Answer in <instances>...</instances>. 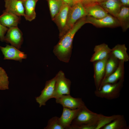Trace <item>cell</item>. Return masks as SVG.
Segmentation results:
<instances>
[{
    "mask_svg": "<svg viewBox=\"0 0 129 129\" xmlns=\"http://www.w3.org/2000/svg\"><path fill=\"white\" fill-rule=\"evenodd\" d=\"M52 19L53 20L60 11L63 3L62 0H47Z\"/></svg>",
    "mask_w": 129,
    "mask_h": 129,
    "instance_id": "25",
    "label": "cell"
},
{
    "mask_svg": "<svg viewBox=\"0 0 129 129\" xmlns=\"http://www.w3.org/2000/svg\"><path fill=\"white\" fill-rule=\"evenodd\" d=\"M80 108L71 109L63 107L61 116L59 118V123L64 129H69L71 123L75 118Z\"/></svg>",
    "mask_w": 129,
    "mask_h": 129,
    "instance_id": "12",
    "label": "cell"
},
{
    "mask_svg": "<svg viewBox=\"0 0 129 129\" xmlns=\"http://www.w3.org/2000/svg\"><path fill=\"white\" fill-rule=\"evenodd\" d=\"M86 16L85 8L82 3L75 4L70 7L65 26L61 33L59 35V38L72 28L79 20Z\"/></svg>",
    "mask_w": 129,
    "mask_h": 129,
    "instance_id": "4",
    "label": "cell"
},
{
    "mask_svg": "<svg viewBox=\"0 0 129 129\" xmlns=\"http://www.w3.org/2000/svg\"><path fill=\"white\" fill-rule=\"evenodd\" d=\"M59 117L55 116L50 119L48 121L47 126L44 129H64L59 123Z\"/></svg>",
    "mask_w": 129,
    "mask_h": 129,
    "instance_id": "27",
    "label": "cell"
},
{
    "mask_svg": "<svg viewBox=\"0 0 129 129\" xmlns=\"http://www.w3.org/2000/svg\"><path fill=\"white\" fill-rule=\"evenodd\" d=\"M8 28L3 25L0 22V40L4 41L5 35L8 29Z\"/></svg>",
    "mask_w": 129,
    "mask_h": 129,
    "instance_id": "28",
    "label": "cell"
},
{
    "mask_svg": "<svg viewBox=\"0 0 129 129\" xmlns=\"http://www.w3.org/2000/svg\"><path fill=\"white\" fill-rule=\"evenodd\" d=\"M124 62L119 61L118 65L115 70L103 79L102 82L98 90L104 84L108 83H114L124 79Z\"/></svg>",
    "mask_w": 129,
    "mask_h": 129,
    "instance_id": "14",
    "label": "cell"
},
{
    "mask_svg": "<svg viewBox=\"0 0 129 129\" xmlns=\"http://www.w3.org/2000/svg\"><path fill=\"white\" fill-rule=\"evenodd\" d=\"M108 56L103 59L93 62L94 71L93 77L96 90L99 89L104 77L105 64Z\"/></svg>",
    "mask_w": 129,
    "mask_h": 129,
    "instance_id": "11",
    "label": "cell"
},
{
    "mask_svg": "<svg viewBox=\"0 0 129 129\" xmlns=\"http://www.w3.org/2000/svg\"><path fill=\"white\" fill-rule=\"evenodd\" d=\"M111 49V53L119 61L124 62L129 61L127 49L124 44H117Z\"/></svg>",
    "mask_w": 129,
    "mask_h": 129,
    "instance_id": "22",
    "label": "cell"
},
{
    "mask_svg": "<svg viewBox=\"0 0 129 129\" xmlns=\"http://www.w3.org/2000/svg\"><path fill=\"white\" fill-rule=\"evenodd\" d=\"M56 76V80L52 98L56 99L63 95H70V81L65 77L61 70L59 71Z\"/></svg>",
    "mask_w": 129,
    "mask_h": 129,
    "instance_id": "5",
    "label": "cell"
},
{
    "mask_svg": "<svg viewBox=\"0 0 129 129\" xmlns=\"http://www.w3.org/2000/svg\"><path fill=\"white\" fill-rule=\"evenodd\" d=\"M70 7L67 4L63 3L60 11L53 20L59 28V35L61 33L65 26Z\"/></svg>",
    "mask_w": 129,
    "mask_h": 129,
    "instance_id": "16",
    "label": "cell"
},
{
    "mask_svg": "<svg viewBox=\"0 0 129 129\" xmlns=\"http://www.w3.org/2000/svg\"><path fill=\"white\" fill-rule=\"evenodd\" d=\"M111 50L108 45L104 43L96 45L94 48V53L91 56L90 61L93 62L106 58L111 53Z\"/></svg>",
    "mask_w": 129,
    "mask_h": 129,
    "instance_id": "17",
    "label": "cell"
},
{
    "mask_svg": "<svg viewBox=\"0 0 129 129\" xmlns=\"http://www.w3.org/2000/svg\"><path fill=\"white\" fill-rule=\"evenodd\" d=\"M124 32L129 28V8L122 6L120 11L115 17Z\"/></svg>",
    "mask_w": 129,
    "mask_h": 129,
    "instance_id": "21",
    "label": "cell"
},
{
    "mask_svg": "<svg viewBox=\"0 0 129 129\" xmlns=\"http://www.w3.org/2000/svg\"><path fill=\"white\" fill-rule=\"evenodd\" d=\"M8 77L5 70L0 67V90L9 89Z\"/></svg>",
    "mask_w": 129,
    "mask_h": 129,
    "instance_id": "26",
    "label": "cell"
},
{
    "mask_svg": "<svg viewBox=\"0 0 129 129\" xmlns=\"http://www.w3.org/2000/svg\"><path fill=\"white\" fill-rule=\"evenodd\" d=\"M119 61V60L111 53L106 63L105 73L103 80L115 70L118 65Z\"/></svg>",
    "mask_w": 129,
    "mask_h": 129,
    "instance_id": "23",
    "label": "cell"
},
{
    "mask_svg": "<svg viewBox=\"0 0 129 129\" xmlns=\"http://www.w3.org/2000/svg\"><path fill=\"white\" fill-rule=\"evenodd\" d=\"M23 34L17 27L8 28L4 41L19 49L23 41Z\"/></svg>",
    "mask_w": 129,
    "mask_h": 129,
    "instance_id": "7",
    "label": "cell"
},
{
    "mask_svg": "<svg viewBox=\"0 0 129 129\" xmlns=\"http://www.w3.org/2000/svg\"><path fill=\"white\" fill-rule=\"evenodd\" d=\"M4 11L19 16H24L25 10L22 2L21 0H5Z\"/></svg>",
    "mask_w": 129,
    "mask_h": 129,
    "instance_id": "15",
    "label": "cell"
},
{
    "mask_svg": "<svg viewBox=\"0 0 129 129\" xmlns=\"http://www.w3.org/2000/svg\"><path fill=\"white\" fill-rule=\"evenodd\" d=\"M55 99L57 103L71 109L81 108L86 105L81 98H74L70 95H63Z\"/></svg>",
    "mask_w": 129,
    "mask_h": 129,
    "instance_id": "9",
    "label": "cell"
},
{
    "mask_svg": "<svg viewBox=\"0 0 129 129\" xmlns=\"http://www.w3.org/2000/svg\"><path fill=\"white\" fill-rule=\"evenodd\" d=\"M56 80L55 76L51 79L47 81L44 88L41 92L40 95L36 98V101L39 104L40 107L45 105L47 101L52 98Z\"/></svg>",
    "mask_w": 129,
    "mask_h": 129,
    "instance_id": "8",
    "label": "cell"
},
{
    "mask_svg": "<svg viewBox=\"0 0 129 129\" xmlns=\"http://www.w3.org/2000/svg\"><path fill=\"white\" fill-rule=\"evenodd\" d=\"M123 6L128 7L129 5V0H119Z\"/></svg>",
    "mask_w": 129,
    "mask_h": 129,
    "instance_id": "30",
    "label": "cell"
},
{
    "mask_svg": "<svg viewBox=\"0 0 129 129\" xmlns=\"http://www.w3.org/2000/svg\"><path fill=\"white\" fill-rule=\"evenodd\" d=\"M86 16L100 19L108 15V14L99 3L90 4L83 5Z\"/></svg>",
    "mask_w": 129,
    "mask_h": 129,
    "instance_id": "13",
    "label": "cell"
},
{
    "mask_svg": "<svg viewBox=\"0 0 129 129\" xmlns=\"http://www.w3.org/2000/svg\"><path fill=\"white\" fill-rule=\"evenodd\" d=\"M0 49L5 60H13L21 62L23 59H26L27 57V55L24 52L11 45H7L5 47L0 46Z\"/></svg>",
    "mask_w": 129,
    "mask_h": 129,
    "instance_id": "10",
    "label": "cell"
},
{
    "mask_svg": "<svg viewBox=\"0 0 129 129\" xmlns=\"http://www.w3.org/2000/svg\"><path fill=\"white\" fill-rule=\"evenodd\" d=\"M84 0H74V5L80 2L82 3Z\"/></svg>",
    "mask_w": 129,
    "mask_h": 129,
    "instance_id": "32",
    "label": "cell"
},
{
    "mask_svg": "<svg viewBox=\"0 0 129 129\" xmlns=\"http://www.w3.org/2000/svg\"><path fill=\"white\" fill-rule=\"evenodd\" d=\"M124 79L114 83H106L99 90H96L94 94L97 97L111 100L116 99L120 96L123 86Z\"/></svg>",
    "mask_w": 129,
    "mask_h": 129,
    "instance_id": "3",
    "label": "cell"
},
{
    "mask_svg": "<svg viewBox=\"0 0 129 129\" xmlns=\"http://www.w3.org/2000/svg\"><path fill=\"white\" fill-rule=\"evenodd\" d=\"M99 4L108 14L115 17L120 12L122 6L116 0H106Z\"/></svg>",
    "mask_w": 129,
    "mask_h": 129,
    "instance_id": "19",
    "label": "cell"
},
{
    "mask_svg": "<svg viewBox=\"0 0 129 129\" xmlns=\"http://www.w3.org/2000/svg\"><path fill=\"white\" fill-rule=\"evenodd\" d=\"M106 0H100V3L102 2H103V1Z\"/></svg>",
    "mask_w": 129,
    "mask_h": 129,
    "instance_id": "33",
    "label": "cell"
},
{
    "mask_svg": "<svg viewBox=\"0 0 129 129\" xmlns=\"http://www.w3.org/2000/svg\"><path fill=\"white\" fill-rule=\"evenodd\" d=\"M63 3L68 5L70 7L74 5V0H62Z\"/></svg>",
    "mask_w": 129,
    "mask_h": 129,
    "instance_id": "29",
    "label": "cell"
},
{
    "mask_svg": "<svg viewBox=\"0 0 129 129\" xmlns=\"http://www.w3.org/2000/svg\"><path fill=\"white\" fill-rule=\"evenodd\" d=\"M85 17L79 20L72 28L60 38L58 43L54 47L53 52L60 61L65 63L69 62L72 52L74 37L78 30L86 23Z\"/></svg>",
    "mask_w": 129,
    "mask_h": 129,
    "instance_id": "1",
    "label": "cell"
},
{
    "mask_svg": "<svg viewBox=\"0 0 129 129\" xmlns=\"http://www.w3.org/2000/svg\"><path fill=\"white\" fill-rule=\"evenodd\" d=\"M104 116L92 112L85 105L80 108L70 127L87 124L94 126L96 127V129H97L98 124Z\"/></svg>",
    "mask_w": 129,
    "mask_h": 129,
    "instance_id": "2",
    "label": "cell"
},
{
    "mask_svg": "<svg viewBox=\"0 0 129 129\" xmlns=\"http://www.w3.org/2000/svg\"><path fill=\"white\" fill-rule=\"evenodd\" d=\"M24 7V16L26 20L31 21L36 17L35 9L37 2L38 0H21Z\"/></svg>",
    "mask_w": 129,
    "mask_h": 129,
    "instance_id": "20",
    "label": "cell"
},
{
    "mask_svg": "<svg viewBox=\"0 0 129 129\" xmlns=\"http://www.w3.org/2000/svg\"><path fill=\"white\" fill-rule=\"evenodd\" d=\"M100 0H89L87 3L83 5L92 3H100Z\"/></svg>",
    "mask_w": 129,
    "mask_h": 129,
    "instance_id": "31",
    "label": "cell"
},
{
    "mask_svg": "<svg viewBox=\"0 0 129 129\" xmlns=\"http://www.w3.org/2000/svg\"><path fill=\"white\" fill-rule=\"evenodd\" d=\"M85 20L86 23H90L98 27L115 28L120 26L117 18L109 14L100 19H96L92 17L86 16Z\"/></svg>",
    "mask_w": 129,
    "mask_h": 129,
    "instance_id": "6",
    "label": "cell"
},
{
    "mask_svg": "<svg viewBox=\"0 0 129 129\" xmlns=\"http://www.w3.org/2000/svg\"></svg>",
    "mask_w": 129,
    "mask_h": 129,
    "instance_id": "34",
    "label": "cell"
},
{
    "mask_svg": "<svg viewBox=\"0 0 129 129\" xmlns=\"http://www.w3.org/2000/svg\"><path fill=\"white\" fill-rule=\"evenodd\" d=\"M126 121L123 115L114 119L110 123L106 124L102 129H128Z\"/></svg>",
    "mask_w": 129,
    "mask_h": 129,
    "instance_id": "24",
    "label": "cell"
},
{
    "mask_svg": "<svg viewBox=\"0 0 129 129\" xmlns=\"http://www.w3.org/2000/svg\"><path fill=\"white\" fill-rule=\"evenodd\" d=\"M21 16L4 11L0 16V22L8 28L17 27L21 20Z\"/></svg>",
    "mask_w": 129,
    "mask_h": 129,
    "instance_id": "18",
    "label": "cell"
}]
</instances>
